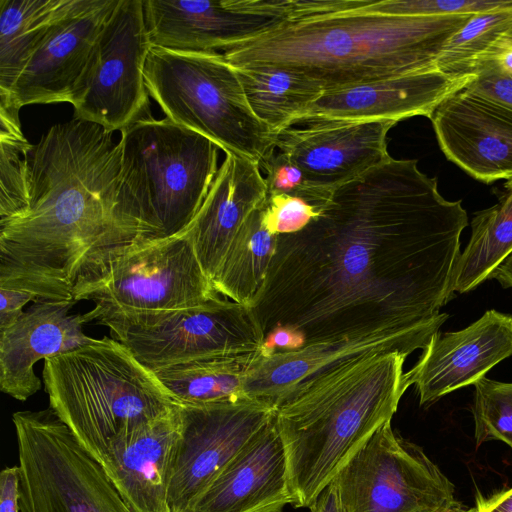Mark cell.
I'll return each instance as SVG.
<instances>
[{
    "label": "cell",
    "instance_id": "cell-1",
    "mask_svg": "<svg viewBox=\"0 0 512 512\" xmlns=\"http://www.w3.org/2000/svg\"><path fill=\"white\" fill-rule=\"evenodd\" d=\"M467 225L462 201L445 199L417 160L390 157L336 188L303 230L278 237L252 308L264 335L285 327L307 344L440 328Z\"/></svg>",
    "mask_w": 512,
    "mask_h": 512
},
{
    "label": "cell",
    "instance_id": "cell-2",
    "mask_svg": "<svg viewBox=\"0 0 512 512\" xmlns=\"http://www.w3.org/2000/svg\"><path fill=\"white\" fill-rule=\"evenodd\" d=\"M362 6L290 19L222 54L234 67L287 69L326 91L439 70L444 44L472 16L391 15Z\"/></svg>",
    "mask_w": 512,
    "mask_h": 512
},
{
    "label": "cell",
    "instance_id": "cell-3",
    "mask_svg": "<svg viewBox=\"0 0 512 512\" xmlns=\"http://www.w3.org/2000/svg\"><path fill=\"white\" fill-rule=\"evenodd\" d=\"M408 355L383 351L352 358L274 402L294 507L309 508L367 440L391 422L406 391Z\"/></svg>",
    "mask_w": 512,
    "mask_h": 512
},
{
    "label": "cell",
    "instance_id": "cell-4",
    "mask_svg": "<svg viewBox=\"0 0 512 512\" xmlns=\"http://www.w3.org/2000/svg\"><path fill=\"white\" fill-rule=\"evenodd\" d=\"M120 132L114 230L97 246L183 233L217 174L220 147L168 118H143Z\"/></svg>",
    "mask_w": 512,
    "mask_h": 512
},
{
    "label": "cell",
    "instance_id": "cell-5",
    "mask_svg": "<svg viewBox=\"0 0 512 512\" xmlns=\"http://www.w3.org/2000/svg\"><path fill=\"white\" fill-rule=\"evenodd\" d=\"M50 408L102 462L122 434L179 404L121 342L104 337L44 360Z\"/></svg>",
    "mask_w": 512,
    "mask_h": 512
},
{
    "label": "cell",
    "instance_id": "cell-6",
    "mask_svg": "<svg viewBox=\"0 0 512 512\" xmlns=\"http://www.w3.org/2000/svg\"><path fill=\"white\" fill-rule=\"evenodd\" d=\"M149 95L166 118L260 164L277 134L252 111L236 68L222 53L152 46L144 66Z\"/></svg>",
    "mask_w": 512,
    "mask_h": 512
},
{
    "label": "cell",
    "instance_id": "cell-7",
    "mask_svg": "<svg viewBox=\"0 0 512 512\" xmlns=\"http://www.w3.org/2000/svg\"><path fill=\"white\" fill-rule=\"evenodd\" d=\"M219 295L204 273L188 229L158 239L96 246L83 259L74 300L104 311H154L197 306Z\"/></svg>",
    "mask_w": 512,
    "mask_h": 512
},
{
    "label": "cell",
    "instance_id": "cell-8",
    "mask_svg": "<svg viewBox=\"0 0 512 512\" xmlns=\"http://www.w3.org/2000/svg\"><path fill=\"white\" fill-rule=\"evenodd\" d=\"M21 512H132L100 462L51 408L12 416Z\"/></svg>",
    "mask_w": 512,
    "mask_h": 512
},
{
    "label": "cell",
    "instance_id": "cell-9",
    "mask_svg": "<svg viewBox=\"0 0 512 512\" xmlns=\"http://www.w3.org/2000/svg\"><path fill=\"white\" fill-rule=\"evenodd\" d=\"M99 322L151 371L203 357L257 354L264 341L253 309L219 296L179 309L104 311Z\"/></svg>",
    "mask_w": 512,
    "mask_h": 512
},
{
    "label": "cell",
    "instance_id": "cell-10",
    "mask_svg": "<svg viewBox=\"0 0 512 512\" xmlns=\"http://www.w3.org/2000/svg\"><path fill=\"white\" fill-rule=\"evenodd\" d=\"M341 512H451L455 486L418 445L381 426L333 480Z\"/></svg>",
    "mask_w": 512,
    "mask_h": 512
},
{
    "label": "cell",
    "instance_id": "cell-11",
    "mask_svg": "<svg viewBox=\"0 0 512 512\" xmlns=\"http://www.w3.org/2000/svg\"><path fill=\"white\" fill-rule=\"evenodd\" d=\"M151 47L143 0H119L98 36L74 118L113 133L152 116L144 78Z\"/></svg>",
    "mask_w": 512,
    "mask_h": 512
},
{
    "label": "cell",
    "instance_id": "cell-12",
    "mask_svg": "<svg viewBox=\"0 0 512 512\" xmlns=\"http://www.w3.org/2000/svg\"><path fill=\"white\" fill-rule=\"evenodd\" d=\"M143 9L152 46L193 52L228 51L299 16L298 0H143Z\"/></svg>",
    "mask_w": 512,
    "mask_h": 512
},
{
    "label": "cell",
    "instance_id": "cell-13",
    "mask_svg": "<svg viewBox=\"0 0 512 512\" xmlns=\"http://www.w3.org/2000/svg\"><path fill=\"white\" fill-rule=\"evenodd\" d=\"M274 413L269 403L249 397L207 405L179 404L180 435L168 491L170 511L186 512Z\"/></svg>",
    "mask_w": 512,
    "mask_h": 512
},
{
    "label": "cell",
    "instance_id": "cell-14",
    "mask_svg": "<svg viewBox=\"0 0 512 512\" xmlns=\"http://www.w3.org/2000/svg\"><path fill=\"white\" fill-rule=\"evenodd\" d=\"M119 0H71L1 104L68 102L81 92L100 32Z\"/></svg>",
    "mask_w": 512,
    "mask_h": 512
},
{
    "label": "cell",
    "instance_id": "cell-15",
    "mask_svg": "<svg viewBox=\"0 0 512 512\" xmlns=\"http://www.w3.org/2000/svg\"><path fill=\"white\" fill-rule=\"evenodd\" d=\"M392 121H314L277 135L276 148L304 172L326 198L333 191L384 163L391 156L387 134Z\"/></svg>",
    "mask_w": 512,
    "mask_h": 512
},
{
    "label": "cell",
    "instance_id": "cell-16",
    "mask_svg": "<svg viewBox=\"0 0 512 512\" xmlns=\"http://www.w3.org/2000/svg\"><path fill=\"white\" fill-rule=\"evenodd\" d=\"M417 363L403 375L414 385L420 405L476 383L496 364L512 356V316L494 309L455 332H436Z\"/></svg>",
    "mask_w": 512,
    "mask_h": 512
},
{
    "label": "cell",
    "instance_id": "cell-17",
    "mask_svg": "<svg viewBox=\"0 0 512 512\" xmlns=\"http://www.w3.org/2000/svg\"><path fill=\"white\" fill-rule=\"evenodd\" d=\"M448 160L474 179L512 178V110L466 92L444 99L430 117Z\"/></svg>",
    "mask_w": 512,
    "mask_h": 512
},
{
    "label": "cell",
    "instance_id": "cell-18",
    "mask_svg": "<svg viewBox=\"0 0 512 512\" xmlns=\"http://www.w3.org/2000/svg\"><path fill=\"white\" fill-rule=\"evenodd\" d=\"M292 503L286 450L274 413L186 512H281Z\"/></svg>",
    "mask_w": 512,
    "mask_h": 512
},
{
    "label": "cell",
    "instance_id": "cell-19",
    "mask_svg": "<svg viewBox=\"0 0 512 512\" xmlns=\"http://www.w3.org/2000/svg\"><path fill=\"white\" fill-rule=\"evenodd\" d=\"M438 327L380 330L359 335L321 340L298 350L259 355L251 363L243 386L249 398L269 403L310 378L330 368L369 353L424 349Z\"/></svg>",
    "mask_w": 512,
    "mask_h": 512
},
{
    "label": "cell",
    "instance_id": "cell-20",
    "mask_svg": "<svg viewBox=\"0 0 512 512\" xmlns=\"http://www.w3.org/2000/svg\"><path fill=\"white\" fill-rule=\"evenodd\" d=\"M76 301L38 300L9 328L0 331V388L25 401L41 388L34 366L41 359L73 351L95 340L83 326L102 315V308L70 314Z\"/></svg>",
    "mask_w": 512,
    "mask_h": 512
},
{
    "label": "cell",
    "instance_id": "cell-21",
    "mask_svg": "<svg viewBox=\"0 0 512 512\" xmlns=\"http://www.w3.org/2000/svg\"><path fill=\"white\" fill-rule=\"evenodd\" d=\"M440 70L407 74L324 91L297 123L314 121H392L430 119L436 107L471 79Z\"/></svg>",
    "mask_w": 512,
    "mask_h": 512
},
{
    "label": "cell",
    "instance_id": "cell-22",
    "mask_svg": "<svg viewBox=\"0 0 512 512\" xmlns=\"http://www.w3.org/2000/svg\"><path fill=\"white\" fill-rule=\"evenodd\" d=\"M179 435L177 404L111 443L101 465L132 512H171L168 491Z\"/></svg>",
    "mask_w": 512,
    "mask_h": 512
},
{
    "label": "cell",
    "instance_id": "cell-23",
    "mask_svg": "<svg viewBox=\"0 0 512 512\" xmlns=\"http://www.w3.org/2000/svg\"><path fill=\"white\" fill-rule=\"evenodd\" d=\"M225 154L188 227L198 260L211 283L237 233L268 195L258 163L234 153Z\"/></svg>",
    "mask_w": 512,
    "mask_h": 512
},
{
    "label": "cell",
    "instance_id": "cell-24",
    "mask_svg": "<svg viewBox=\"0 0 512 512\" xmlns=\"http://www.w3.org/2000/svg\"><path fill=\"white\" fill-rule=\"evenodd\" d=\"M278 237L266 228L262 207L254 211L237 233L212 279L216 293L253 308L264 289Z\"/></svg>",
    "mask_w": 512,
    "mask_h": 512
},
{
    "label": "cell",
    "instance_id": "cell-25",
    "mask_svg": "<svg viewBox=\"0 0 512 512\" xmlns=\"http://www.w3.org/2000/svg\"><path fill=\"white\" fill-rule=\"evenodd\" d=\"M248 103L273 133L291 128L324 92L310 78L272 66L235 67Z\"/></svg>",
    "mask_w": 512,
    "mask_h": 512
},
{
    "label": "cell",
    "instance_id": "cell-26",
    "mask_svg": "<svg viewBox=\"0 0 512 512\" xmlns=\"http://www.w3.org/2000/svg\"><path fill=\"white\" fill-rule=\"evenodd\" d=\"M71 0H0V98L8 97L29 60Z\"/></svg>",
    "mask_w": 512,
    "mask_h": 512
},
{
    "label": "cell",
    "instance_id": "cell-27",
    "mask_svg": "<svg viewBox=\"0 0 512 512\" xmlns=\"http://www.w3.org/2000/svg\"><path fill=\"white\" fill-rule=\"evenodd\" d=\"M258 355L203 357L152 372L179 404L230 402L246 397L245 377Z\"/></svg>",
    "mask_w": 512,
    "mask_h": 512
},
{
    "label": "cell",
    "instance_id": "cell-28",
    "mask_svg": "<svg viewBox=\"0 0 512 512\" xmlns=\"http://www.w3.org/2000/svg\"><path fill=\"white\" fill-rule=\"evenodd\" d=\"M511 252L512 178L504 183L496 204L474 213L471 236L456 267L453 292H470L490 279Z\"/></svg>",
    "mask_w": 512,
    "mask_h": 512
},
{
    "label": "cell",
    "instance_id": "cell-29",
    "mask_svg": "<svg viewBox=\"0 0 512 512\" xmlns=\"http://www.w3.org/2000/svg\"><path fill=\"white\" fill-rule=\"evenodd\" d=\"M511 24L512 3L472 15L444 44L437 58L438 69L453 77H471L468 69L474 58Z\"/></svg>",
    "mask_w": 512,
    "mask_h": 512
},
{
    "label": "cell",
    "instance_id": "cell-30",
    "mask_svg": "<svg viewBox=\"0 0 512 512\" xmlns=\"http://www.w3.org/2000/svg\"><path fill=\"white\" fill-rule=\"evenodd\" d=\"M31 143L20 122L0 125V223L24 215L28 209L26 153Z\"/></svg>",
    "mask_w": 512,
    "mask_h": 512
},
{
    "label": "cell",
    "instance_id": "cell-31",
    "mask_svg": "<svg viewBox=\"0 0 512 512\" xmlns=\"http://www.w3.org/2000/svg\"><path fill=\"white\" fill-rule=\"evenodd\" d=\"M463 89L512 110V24L471 62Z\"/></svg>",
    "mask_w": 512,
    "mask_h": 512
},
{
    "label": "cell",
    "instance_id": "cell-32",
    "mask_svg": "<svg viewBox=\"0 0 512 512\" xmlns=\"http://www.w3.org/2000/svg\"><path fill=\"white\" fill-rule=\"evenodd\" d=\"M474 387L472 412L476 446L499 440L512 449V382L484 376L474 383Z\"/></svg>",
    "mask_w": 512,
    "mask_h": 512
},
{
    "label": "cell",
    "instance_id": "cell-33",
    "mask_svg": "<svg viewBox=\"0 0 512 512\" xmlns=\"http://www.w3.org/2000/svg\"><path fill=\"white\" fill-rule=\"evenodd\" d=\"M511 3L512 0H367L361 9L391 15L440 17L474 15Z\"/></svg>",
    "mask_w": 512,
    "mask_h": 512
},
{
    "label": "cell",
    "instance_id": "cell-34",
    "mask_svg": "<svg viewBox=\"0 0 512 512\" xmlns=\"http://www.w3.org/2000/svg\"><path fill=\"white\" fill-rule=\"evenodd\" d=\"M265 172L268 195L284 194L303 198L317 208L329 198L317 192L308 182L304 172L286 154L275 151L260 164Z\"/></svg>",
    "mask_w": 512,
    "mask_h": 512
},
{
    "label": "cell",
    "instance_id": "cell-35",
    "mask_svg": "<svg viewBox=\"0 0 512 512\" xmlns=\"http://www.w3.org/2000/svg\"><path fill=\"white\" fill-rule=\"evenodd\" d=\"M263 222L274 235L303 230L319 214V208L300 197L267 195L262 206Z\"/></svg>",
    "mask_w": 512,
    "mask_h": 512
},
{
    "label": "cell",
    "instance_id": "cell-36",
    "mask_svg": "<svg viewBox=\"0 0 512 512\" xmlns=\"http://www.w3.org/2000/svg\"><path fill=\"white\" fill-rule=\"evenodd\" d=\"M37 300L28 290L0 286V331L12 326L23 315V308L29 301Z\"/></svg>",
    "mask_w": 512,
    "mask_h": 512
},
{
    "label": "cell",
    "instance_id": "cell-37",
    "mask_svg": "<svg viewBox=\"0 0 512 512\" xmlns=\"http://www.w3.org/2000/svg\"><path fill=\"white\" fill-rule=\"evenodd\" d=\"M304 344V337L298 332L285 327H276L264 335L260 355L268 356L276 352L294 351L303 347Z\"/></svg>",
    "mask_w": 512,
    "mask_h": 512
},
{
    "label": "cell",
    "instance_id": "cell-38",
    "mask_svg": "<svg viewBox=\"0 0 512 512\" xmlns=\"http://www.w3.org/2000/svg\"><path fill=\"white\" fill-rule=\"evenodd\" d=\"M0 512H21L18 465L5 467L0 473Z\"/></svg>",
    "mask_w": 512,
    "mask_h": 512
},
{
    "label": "cell",
    "instance_id": "cell-39",
    "mask_svg": "<svg viewBox=\"0 0 512 512\" xmlns=\"http://www.w3.org/2000/svg\"><path fill=\"white\" fill-rule=\"evenodd\" d=\"M476 508L478 512H512V487L489 498L477 495Z\"/></svg>",
    "mask_w": 512,
    "mask_h": 512
},
{
    "label": "cell",
    "instance_id": "cell-40",
    "mask_svg": "<svg viewBox=\"0 0 512 512\" xmlns=\"http://www.w3.org/2000/svg\"><path fill=\"white\" fill-rule=\"evenodd\" d=\"M309 509L310 512H341L334 481L320 493Z\"/></svg>",
    "mask_w": 512,
    "mask_h": 512
},
{
    "label": "cell",
    "instance_id": "cell-41",
    "mask_svg": "<svg viewBox=\"0 0 512 512\" xmlns=\"http://www.w3.org/2000/svg\"><path fill=\"white\" fill-rule=\"evenodd\" d=\"M490 279H496L504 288H512V252L492 272Z\"/></svg>",
    "mask_w": 512,
    "mask_h": 512
},
{
    "label": "cell",
    "instance_id": "cell-42",
    "mask_svg": "<svg viewBox=\"0 0 512 512\" xmlns=\"http://www.w3.org/2000/svg\"><path fill=\"white\" fill-rule=\"evenodd\" d=\"M451 512H478V509L476 507L474 508H465L463 505L453 509Z\"/></svg>",
    "mask_w": 512,
    "mask_h": 512
}]
</instances>
